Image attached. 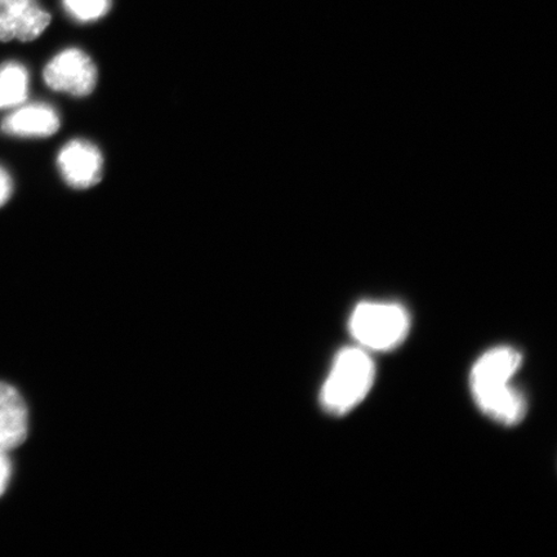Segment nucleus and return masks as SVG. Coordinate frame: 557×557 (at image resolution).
<instances>
[{"mask_svg": "<svg viewBox=\"0 0 557 557\" xmlns=\"http://www.w3.org/2000/svg\"><path fill=\"white\" fill-rule=\"evenodd\" d=\"M29 72L15 61L0 65V110L15 109L29 96Z\"/></svg>", "mask_w": 557, "mask_h": 557, "instance_id": "obj_9", "label": "nucleus"}, {"mask_svg": "<svg viewBox=\"0 0 557 557\" xmlns=\"http://www.w3.org/2000/svg\"><path fill=\"white\" fill-rule=\"evenodd\" d=\"M12 466L9 458V453L0 451V496L7 490L11 480Z\"/></svg>", "mask_w": 557, "mask_h": 557, "instance_id": "obj_12", "label": "nucleus"}, {"mask_svg": "<svg viewBox=\"0 0 557 557\" xmlns=\"http://www.w3.org/2000/svg\"><path fill=\"white\" fill-rule=\"evenodd\" d=\"M29 434V412L23 396L9 383L0 382V451L20 447Z\"/></svg>", "mask_w": 557, "mask_h": 557, "instance_id": "obj_8", "label": "nucleus"}, {"mask_svg": "<svg viewBox=\"0 0 557 557\" xmlns=\"http://www.w3.org/2000/svg\"><path fill=\"white\" fill-rule=\"evenodd\" d=\"M13 193V181L11 174L0 165V207L9 203Z\"/></svg>", "mask_w": 557, "mask_h": 557, "instance_id": "obj_11", "label": "nucleus"}, {"mask_svg": "<svg viewBox=\"0 0 557 557\" xmlns=\"http://www.w3.org/2000/svg\"><path fill=\"white\" fill-rule=\"evenodd\" d=\"M521 363L522 355L517 348L500 346L486 351L471 371L470 386L476 406L505 426L519 424L527 414L524 395L510 385Z\"/></svg>", "mask_w": 557, "mask_h": 557, "instance_id": "obj_1", "label": "nucleus"}, {"mask_svg": "<svg viewBox=\"0 0 557 557\" xmlns=\"http://www.w3.org/2000/svg\"><path fill=\"white\" fill-rule=\"evenodd\" d=\"M58 111L44 102L23 103L7 115L0 129L4 135L20 138L51 137L60 129Z\"/></svg>", "mask_w": 557, "mask_h": 557, "instance_id": "obj_7", "label": "nucleus"}, {"mask_svg": "<svg viewBox=\"0 0 557 557\" xmlns=\"http://www.w3.org/2000/svg\"><path fill=\"white\" fill-rule=\"evenodd\" d=\"M51 24L38 0H0V41H33Z\"/></svg>", "mask_w": 557, "mask_h": 557, "instance_id": "obj_5", "label": "nucleus"}, {"mask_svg": "<svg viewBox=\"0 0 557 557\" xmlns=\"http://www.w3.org/2000/svg\"><path fill=\"white\" fill-rule=\"evenodd\" d=\"M58 166L69 186L88 189L102 180L103 158L96 145L86 139H74L59 152Z\"/></svg>", "mask_w": 557, "mask_h": 557, "instance_id": "obj_6", "label": "nucleus"}, {"mask_svg": "<svg viewBox=\"0 0 557 557\" xmlns=\"http://www.w3.org/2000/svg\"><path fill=\"white\" fill-rule=\"evenodd\" d=\"M62 4L74 20L88 23V21H96L107 15L111 0H62Z\"/></svg>", "mask_w": 557, "mask_h": 557, "instance_id": "obj_10", "label": "nucleus"}, {"mask_svg": "<svg viewBox=\"0 0 557 557\" xmlns=\"http://www.w3.org/2000/svg\"><path fill=\"white\" fill-rule=\"evenodd\" d=\"M44 78L46 85L55 92L86 97L94 92L99 74L95 62L86 52L69 48L48 62Z\"/></svg>", "mask_w": 557, "mask_h": 557, "instance_id": "obj_4", "label": "nucleus"}, {"mask_svg": "<svg viewBox=\"0 0 557 557\" xmlns=\"http://www.w3.org/2000/svg\"><path fill=\"white\" fill-rule=\"evenodd\" d=\"M409 330V313L399 304L361 302L350 318L351 336L368 350H394L406 341Z\"/></svg>", "mask_w": 557, "mask_h": 557, "instance_id": "obj_3", "label": "nucleus"}, {"mask_svg": "<svg viewBox=\"0 0 557 557\" xmlns=\"http://www.w3.org/2000/svg\"><path fill=\"white\" fill-rule=\"evenodd\" d=\"M375 377L373 360L363 348L346 347L333 361L320 403L333 416H344L358 407L371 392Z\"/></svg>", "mask_w": 557, "mask_h": 557, "instance_id": "obj_2", "label": "nucleus"}]
</instances>
